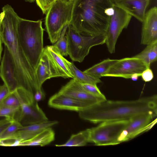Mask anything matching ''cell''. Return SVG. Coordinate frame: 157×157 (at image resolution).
<instances>
[{"label":"cell","instance_id":"cell-37","mask_svg":"<svg viewBox=\"0 0 157 157\" xmlns=\"http://www.w3.org/2000/svg\"><path fill=\"white\" fill-rule=\"evenodd\" d=\"M2 42L0 38V63L1 59V56L2 50Z\"/></svg>","mask_w":157,"mask_h":157},{"label":"cell","instance_id":"cell-9","mask_svg":"<svg viewBox=\"0 0 157 157\" xmlns=\"http://www.w3.org/2000/svg\"><path fill=\"white\" fill-rule=\"evenodd\" d=\"M157 115L156 113L145 112L138 114L130 118L119 138V144L128 141L151 129L157 122L156 119L151 122Z\"/></svg>","mask_w":157,"mask_h":157},{"label":"cell","instance_id":"cell-14","mask_svg":"<svg viewBox=\"0 0 157 157\" xmlns=\"http://www.w3.org/2000/svg\"><path fill=\"white\" fill-rule=\"evenodd\" d=\"M141 44L147 45L157 41V8L146 12L142 22Z\"/></svg>","mask_w":157,"mask_h":157},{"label":"cell","instance_id":"cell-13","mask_svg":"<svg viewBox=\"0 0 157 157\" xmlns=\"http://www.w3.org/2000/svg\"><path fill=\"white\" fill-rule=\"evenodd\" d=\"M57 121H49L26 126H23L8 140L3 141L6 146H17L20 142L30 139L45 129L58 123Z\"/></svg>","mask_w":157,"mask_h":157},{"label":"cell","instance_id":"cell-27","mask_svg":"<svg viewBox=\"0 0 157 157\" xmlns=\"http://www.w3.org/2000/svg\"><path fill=\"white\" fill-rule=\"evenodd\" d=\"M22 126L18 121L15 120L12 121L1 135L0 141L3 142L8 140Z\"/></svg>","mask_w":157,"mask_h":157},{"label":"cell","instance_id":"cell-18","mask_svg":"<svg viewBox=\"0 0 157 157\" xmlns=\"http://www.w3.org/2000/svg\"><path fill=\"white\" fill-rule=\"evenodd\" d=\"M113 5L123 9L142 22L150 0H113Z\"/></svg>","mask_w":157,"mask_h":157},{"label":"cell","instance_id":"cell-36","mask_svg":"<svg viewBox=\"0 0 157 157\" xmlns=\"http://www.w3.org/2000/svg\"><path fill=\"white\" fill-rule=\"evenodd\" d=\"M140 76V75L138 74H134L131 76L130 79L133 81H136L138 79Z\"/></svg>","mask_w":157,"mask_h":157},{"label":"cell","instance_id":"cell-8","mask_svg":"<svg viewBox=\"0 0 157 157\" xmlns=\"http://www.w3.org/2000/svg\"><path fill=\"white\" fill-rule=\"evenodd\" d=\"M114 13L110 17L105 34V41L108 51L114 53L117 39L122 31L128 25L132 16L121 8L113 5Z\"/></svg>","mask_w":157,"mask_h":157},{"label":"cell","instance_id":"cell-31","mask_svg":"<svg viewBox=\"0 0 157 157\" xmlns=\"http://www.w3.org/2000/svg\"><path fill=\"white\" fill-rule=\"evenodd\" d=\"M141 76L144 81L147 82H150L153 79L154 74L150 67H148L143 71Z\"/></svg>","mask_w":157,"mask_h":157},{"label":"cell","instance_id":"cell-5","mask_svg":"<svg viewBox=\"0 0 157 157\" xmlns=\"http://www.w3.org/2000/svg\"><path fill=\"white\" fill-rule=\"evenodd\" d=\"M74 0H56L47 11L45 25L51 43L58 40L63 28L70 22Z\"/></svg>","mask_w":157,"mask_h":157},{"label":"cell","instance_id":"cell-35","mask_svg":"<svg viewBox=\"0 0 157 157\" xmlns=\"http://www.w3.org/2000/svg\"><path fill=\"white\" fill-rule=\"evenodd\" d=\"M114 13L113 6L106 8L105 10V13L107 16L111 17L113 15Z\"/></svg>","mask_w":157,"mask_h":157},{"label":"cell","instance_id":"cell-30","mask_svg":"<svg viewBox=\"0 0 157 157\" xmlns=\"http://www.w3.org/2000/svg\"><path fill=\"white\" fill-rule=\"evenodd\" d=\"M37 5L43 13H47L49 8L56 0H36Z\"/></svg>","mask_w":157,"mask_h":157},{"label":"cell","instance_id":"cell-26","mask_svg":"<svg viewBox=\"0 0 157 157\" xmlns=\"http://www.w3.org/2000/svg\"><path fill=\"white\" fill-rule=\"evenodd\" d=\"M67 25L63 28L60 37L53 45L63 56H67L68 55L67 43L65 36Z\"/></svg>","mask_w":157,"mask_h":157},{"label":"cell","instance_id":"cell-2","mask_svg":"<svg viewBox=\"0 0 157 157\" xmlns=\"http://www.w3.org/2000/svg\"><path fill=\"white\" fill-rule=\"evenodd\" d=\"M145 112L157 113V96L154 95L132 101L106 100L78 112L80 117L97 124L109 121L128 120Z\"/></svg>","mask_w":157,"mask_h":157},{"label":"cell","instance_id":"cell-16","mask_svg":"<svg viewBox=\"0 0 157 157\" xmlns=\"http://www.w3.org/2000/svg\"><path fill=\"white\" fill-rule=\"evenodd\" d=\"M58 92L86 102L91 106L106 100L94 96L87 93L82 88L80 83L74 78L63 86Z\"/></svg>","mask_w":157,"mask_h":157},{"label":"cell","instance_id":"cell-3","mask_svg":"<svg viewBox=\"0 0 157 157\" xmlns=\"http://www.w3.org/2000/svg\"><path fill=\"white\" fill-rule=\"evenodd\" d=\"M113 6V0H74L69 23L84 35H105L110 17L105 10Z\"/></svg>","mask_w":157,"mask_h":157},{"label":"cell","instance_id":"cell-12","mask_svg":"<svg viewBox=\"0 0 157 157\" xmlns=\"http://www.w3.org/2000/svg\"><path fill=\"white\" fill-rule=\"evenodd\" d=\"M0 77L10 92L21 87L13 58L7 47L4 50L0 65Z\"/></svg>","mask_w":157,"mask_h":157},{"label":"cell","instance_id":"cell-19","mask_svg":"<svg viewBox=\"0 0 157 157\" xmlns=\"http://www.w3.org/2000/svg\"><path fill=\"white\" fill-rule=\"evenodd\" d=\"M44 49L53 61L60 75L64 78H73V77L65 63L64 59L54 45L47 46Z\"/></svg>","mask_w":157,"mask_h":157},{"label":"cell","instance_id":"cell-11","mask_svg":"<svg viewBox=\"0 0 157 157\" xmlns=\"http://www.w3.org/2000/svg\"><path fill=\"white\" fill-rule=\"evenodd\" d=\"M14 120L18 121L23 126H26L48 120L38 102L34 100L31 103L21 104L16 113Z\"/></svg>","mask_w":157,"mask_h":157},{"label":"cell","instance_id":"cell-7","mask_svg":"<svg viewBox=\"0 0 157 157\" xmlns=\"http://www.w3.org/2000/svg\"><path fill=\"white\" fill-rule=\"evenodd\" d=\"M128 121L129 120L104 121L96 127L88 128L89 142L98 146L119 144V138Z\"/></svg>","mask_w":157,"mask_h":157},{"label":"cell","instance_id":"cell-20","mask_svg":"<svg viewBox=\"0 0 157 157\" xmlns=\"http://www.w3.org/2000/svg\"><path fill=\"white\" fill-rule=\"evenodd\" d=\"M55 133L51 127L45 129L32 138L18 143L17 146L46 145L53 141Z\"/></svg>","mask_w":157,"mask_h":157},{"label":"cell","instance_id":"cell-28","mask_svg":"<svg viewBox=\"0 0 157 157\" xmlns=\"http://www.w3.org/2000/svg\"><path fill=\"white\" fill-rule=\"evenodd\" d=\"M80 84L82 88L88 94L96 97L106 99L97 85L87 83H80Z\"/></svg>","mask_w":157,"mask_h":157},{"label":"cell","instance_id":"cell-4","mask_svg":"<svg viewBox=\"0 0 157 157\" xmlns=\"http://www.w3.org/2000/svg\"><path fill=\"white\" fill-rule=\"evenodd\" d=\"M44 31L41 20L33 21L20 18L17 29L18 39L35 71L44 49Z\"/></svg>","mask_w":157,"mask_h":157},{"label":"cell","instance_id":"cell-25","mask_svg":"<svg viewBox=\"0 0 157 157\" xmlns=\"http://www.w3.org/2000/svg\"><path fill=\"white\" fill-rule=\"evenodd\" d=\"M0 105L9 108H19L21 101L18 88L10 92L0 103Z\"/></svg>","mask_w":157,"mask_h":157},{"label":"cell","instance_id":"cell-21","mask_svg":"<svg viewBox=\"0 0 157 157\" xmlns=\"http://www.w3.org/2000/svg\"><path fill=\"white\" fill-rule=\"evenodd\" d=\"M65 63L72 75L73 78L80 83H87L97 85L101 82L100 78L82 72L77 68L72 63L65 58Z\"/></svg>","mask_w":157,"mask_h":157},{"label":"cell","instance_id":"cell-1","mask_svg":"<svg viewBox=\"0 0 157 157\" xmlns=\"http://www.w3.org/2000/svg\"><path fill=\"white\" fill-rule=\"evenodd\" d=\"M20 18L11 6H4L0 13V38L13 58L21 87L34 94L40 89L35 71L26 57L18 39L17 29Z\"/></svg>","mask_w":157,"mask_h":157},{"label":"cell","instance_id":"cell-23","mask_svg":"<svg viewBox=\"0 0 157 157\" xmlns=\"http://www.w3.org/2000/svg\"><path fill=\"white\" fill-rule=\"evenodd\" d=\"M118 60V59L108 58L94 65L84 72L100 78Z\"/></svg>","mask_w":157,"mask_h":157},{"label":"cell","instance_id":"cell-24","mask_svg":"<svg viewBox=\"0 0 157 157\" xmlns=\"http://www.w3.org/2000/svg\"><path fill=\"white\" fill-rule=\"evenodd\" d=\"M89 143V132L88 129L72 135L65 143L56 144L57 147H77L86 145Z\"/></svg>","mask_w":157,"mask_h":157},{"label":"cell","instance_id":"cell-17","mask_svg":"<svg viewBox=\"0 0 157 157\" xmlns=\"http://www.w3.org/2000/svg\"><path fill=\"white\" fill-rule=\"evenodd\" d=\"M48 105L54 108L79 112L91 105L89 104L58 92L49 99Z\"/></svg>","mask_w":157,"mask_h":157},{"label":"cell","instance_id":"cell-22","mask_svg":"<svg viewBox=\"0 0 157 157\" xmlns=\"http://www.w3.org/2000/svg\"><path fill=\"white\" fill-rule=\"evenodd\" d=\"M141 60L147 68L157 59V41L147 45L140 52L133 56Z\"/></svg>","mask_w":157,"mask_h":157},{"label":"cell","instance_id":"cell-29","mask_svg":"<svg viewBox=\"0 0 157 157\" xmlns=\"http://www.w3.org/2000/svg\"><path fill=\"white\" fill-rule=\"evenodd\" d=\"M19 108H9L0 105V117H4L5 118L14 120L15 115Z\"/></svg>","mask_w":157,"mask_h":157},{"label":"cell","instance_id":"cell-34","mask_svg":"<svg viewBox=\"0 0 157 157\" xmlns=\"http://www.w3.org/2000/svg\"><path fill=\"white\" fill-rule=\"evenodd\" d=\"M45 97V94L43 89L36 91L34 94L35 101L38 102L43 100Z\"/></svg>","mask_w":157,"mask_h":157},{"label":"cell","instance_id":"cell-38","mask_svg":"<svg viewBox=\"0 0 157 157\" xmlns=\"http://www.w3.org/2000/svg\"><path fill=\"white\" fill-rule=\"evenodd\" d=\"M25 1L30 2H32L34 1L35 0H25Z\"/></svg>","mask_w":157,"mask_h":157},{"label":"cell","instance_id":"cell-33","mask_svg":"<svg viewBox=\"0 0 157 157\" xmlns=\"http://www.w3.org/2000/svg\"><path fill=\"white\" fill-rule=\"evenodd\" d=\"M10 91L6 86L4 84L0 85V103L8 95Z\"/></svg>","mask_w":157,"mask_h":157},{"label":"cell","instance_id":"cell-6","mask_svg":"<svg viewBox=\"0 0 157 157\" xmlns=\"http://www.w3.org/2000/svg\"><path fill=\"white\" fill-rule=\"evenodd\" d=\"M68 54L74 61L82 62L92 47L105 43V35L86 36L78 33L69 23L66 32Z\"/></svg>","mask_w":157,"mask_h":157},{"label":"cell","instance_id":"cell-10","mask_svg":"<svg viewBox=\"0 0 157 157\" xmlns=\"http://www.w3.org/2000/svg\"><path fill=\"white\" fill-rule=\"evenodd\" d=\"M140 59L134 57L118 59L102 77H121L131 78L134 74L141 75L143 71L147 68Z\"/></svg>","mask_w":157,"mask_h":157},{"label":"cell","instance_id":"cell-32","mask_svg":"<svg viewBox=\"0 0 157 157\" xmlns=\"http://www.w3.org/2000/svg\"><path fill=\"white\" fill-rule=\"evenodd\" d=\"M13 121L6 118L0 120V136L5 129Z\"/></svg>","mask_w":157,"mask_h":157},{"label":"cell","instance_id":"cell-15","mask_svg":"<svg viewBox=\"0 0 157 157\" xmlns=\"http://www.w3.org/2000/svg\"><path fill=\"white\" fill-rule=\"evenodd\" d=\"M35 74L39 88L48 79L60 77L58 70L52 58L44 49L35 70Z\"/></svg>","mask_w":157,"mask_h":157}]
</instances>
